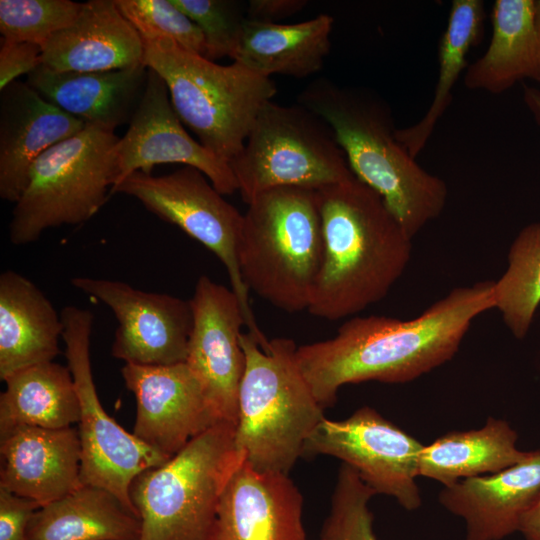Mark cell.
<instances>
[{"mask_svg": "<svg viewBox=\"0 0 540 540\" xmlns=\"http://www.w3.org/2000/svg\"><path fill=\"white\" fill-rule=\"evenodd\" d=\"M245 370L238 394L234 446L260 472L288 474L304 444L325 417L296 360L288 338L261 345L241 333Z\"/></svg>", "mask_w": 540, "mask_h": 540, "instance_id": "4", "label": "cell"}, {"mask_svg": "<svg viewBox=\"0 0 540 540\" xmlns=\"http://www.w3.org/2000/svg\"><path fill=\"white\" fill-rule=\"evenodd\" d=\"M42 47L29 42L1 38L0 91L16 79L28 75L41 65Z\"/></svg>", "mask_w": 540, "mask_h": 540, "instance_id": "35", "label": "cell"}, {"mask_svg": "<svg viewBox=\"0 0 540 540\" xmlns=\"http://www.w3.org/2000/svg\"><path fill=\"white\" fill-rule=\"evenodd\" d=\"M190 303L193 327L185 363L199 380L218 419L236 425L245 370L241 305L232 289L206 275L197 280Z\"/></svg>", "mask_w": 540, "mask_h": 540, "instance_id": "15", "label": "cell"}, {"mask_svg": "<svg viewBox=\"0 0 540 540\" xmlns=\"http://www.w3.org/2000/svg\"><path fill=\"white\" fill-rule=\"evenodd\" d=\"M492 35L485 53L468 65V89L500 94L518 81L540 84V34L533 21V0H496Z\"/></svg>", "mask_w": 540, "mask_h": 540, "instance_id": "25", "label": "cell"}, {"mask_svg": "<svg viewBox=\"0 0 540 540\" xmlns=\"http://www.w3.org/2000/svg\"><path fill=\"white\" fill-rule=\"evenodd\" d=\"M244 202L271 189L318 190L354 178L329 124L297 103L267 102L229 163Z\"/></svg>", "mask_w": 540, "mask_h": 540, "instance_id": "8", "label": "cell"}, {"mask_svg": "<svg viewBox=\"0 0 540 540\" xmlns=\"http://www.w3.org/2000/svg\"><path fill=\"white\" fill-rule=\"evenodd\" d=\"M494 308L517 339L529 332L540 305V223L520 230L508 252V266L494 281Z\"/></svg>", "mask_w": 540, "mask_h": 540, "instance_id": "30", "label": "cell"}, {"mask_svg": "<svg viewBox=\"0 0 540 540\" xmlns=\"http://www.w3.org/2000/svg\"><path fill=\"white\" fill-rule=\"evenodd\" d=\"M517 439L508 422L489 417L480 429L448 432L425 445L418 475L448 487L466 478L497 473L530 456L531 451L517 448Z\"/></svg>", "mask_w": 540, "mask_h": 540, "instance_id": "27", "label": "cell"}, {"mask_svg": "<svg viewBox=\"0 0 540 540\" xmlns=\"http://www.w3.org/2000/svg\"><path fill=\"white\" fill-rule=\"evenodd\" d=\"M121 375L136 399L132 433L168 458L220 422L185 362L166 366L125 364Z\"/></svg>", "mask_w": 540, "mask_h": 540, "instance_id": "16", "label": "cell"}, {"mask_svg": "<svg viewBox=\"0 0 540 540\" xmlns=\"http://www.w3.org/2000/svg\"><path fill=\"white\" fill-rule=\"evenodd\" d=\"M118 140L114 132L86 126L43 152L15 203L10 242L26 245L49 228L76 225L93 217L108 201L115 184Z\"/></svg>", "mask_w": 540, "mask_h": 540, "instance_id": "9", "label": "cell"}, {"mask_svg": "<svg viewBox=\"0 0 540 540\" xmlns=\"http://www.w3.org/2000/svg\"><path fill=\"white\" fill-rule=\"evenodd\" d=\"M540 496V449L490 475L444 487L440 504L465 521V540H502L517 532L523 514Z\"/></svg>", "mask_w": 540, "mask_h": 540, "instance_id": "20", "label": "cell"}, {"mask_svg": "<svg viewBox=\"0 0 540 540\" xmlns=\"http://www.w3.org/2000/svg\"><path fill=\"white\" fill-rule=\"evenodd\" d=\"M41 506L0 488V540H28L27 527Z\"/></svg>", "mask_w": 540, "mask_h": 540, "instance_id": "36", "label": "cell"}, {"mask_svg": "<svg viewBox=\"0 0 540 540\" xmlns=\"http://www.w3.org/2000/svg\"><path fill=\"white\" fill-rule=\"evenodd\" d=\"M494 281L452 289L410 320L352 317L330 339L297 347V364L325 408L352 383H406L449 361L472 321L494 308Z\"/></svg>", "mask_w": 540, "mask_h": 540, "instance_id": "1", "label": "cell"}, {"mask_svg": "<svg viewBox=\"0 0 540 540\" xmlns=\"http://www.w3.org/2000/svg\"><path fill=\"white\" fill-rule=\"evenodd\" d=\"M523 101L536 124L540 128V89L531 86H524Z\"/></svg>", "mask_w": 540, "mask_h": 540, "instance_id": "39", "label": "cell"}, {"mask_svg": "<svg viewBox=\"0 0 540 540\" xmlns=\"http://www.w3.org/2000/svg\"><path fill=\"white\" fill-rule=\"evenodd\" d=\"M61 314L28 278L13 270L0 275V379L60 353Z\"/></svg>", "mask_w": 540, "mask_h": 540, "instance_id": "23", "label": "cell"}, {"mask_svg": "<svg viewBox=\"0 0 540 540\" xmlns=\"http://www.w3.org/2000/svg\"><path fill=\"white\" fill-rule=\"evenodd\" d=\"M484 17L481 0L452 2L447 27L438 46L439 74L431 105L416 124L396 131L397 139L415 159L452 101V89L468 67L467 54L483 36Z\"/></svg>", "mask_w": 540, "mask_h": 540, "instance_id": "29", "label": "cell"}, {"mask_svg": "<svg viewBox=\"0 0 540 540\" xmlns=\"http://www.w3.org/2000/svg\"><path fill=\"white\" fill-rule=\"evenodd\" d=\"M4 382L0 433L17 426L62 429L79 422V399L68 366L45 362L19 370Z\"/></svg>", "mask_w": 540, "mask_h": 540, "instance_id": "28", "label": "cell"}, {"mask_svg": "<svg viewBox=\"0 0 540 540\" xmlns=\"http://www.w3.org/2000/svg\"><path fill=\"white\" fill-rule=\"evenodd\" d=\"M148 67L100 72L55 71L43 65L26 83L42 98L69 115L106 131L129 124L143 96Z\"/></svg>", "mask_w": 540, "mask_h": 540, "instance_id": "22", "label": "cell"}, {"mask_svg": "<svg viewBox=\"0 0 540 540\" xmlns=\"http://www.w3.org/2000/svg\"><path fill=\"white\" fill-rule=\"evenodd\" d=\"M71 284L113 312L118 322L111 347L114 358L146 366L186 361L193 327L190 300L101 278L74 277Z\"/></svg>", "mask_w": 540, "mask_h": 540, "instance_id": "13", "label": "cell"}, {"mask_svg": "<svg viewBox=\"0 0 540 540\" xmlns=\"http://www.w3.org/2000/svg\"><path fill=\"white\" fill-rule=\"evenodd\" d=\"M60 314L67 366L79 399L81 484L109 491L138 516L129 496L132 481L143 471L160 466L170 458L126 431L103 408L90 359L93 313L66 306Z\"/></svg>", "mask_w": 540, "mask_h": 540, "instance_id": "10", "label": "cell"}, {"mask_svg": "<svg viewBox=\"0 0 540 540\" xmlns=\"http://www.w3.org/2000/svg\"><path fill=\"white\" fill-rule=\"evenodd\" d=\"M115 3L135 28L167 36L183 48L205 55L200 28L171 0H115Z\"/></svg>", "mask_w": 540, "mask_h": 540, "instance_id": "34", "label": "cell"}, {"mask_svg": "<svg viewBox=\"0 0 540 540\" xmlns=\"http://www.w3.org/2000/svg\"><path fill=\"white\" fill-rule=\"evenodd\" d=\"M0 458V488L40 506L82 485L81 445L73 427H14L0 433Z\"/></svg>", "mask_w": 540, "mask_h": 540, "instance_id": "18", "label": "cell"}, {"mask_svg": "<svg viewBox=\"0 0 540 540\" xmlns=\"http://www.w3.org/2000/svg\"><path fill=\"white\" fill-rule=\"evenodd\" d=\"M28 540H139L140 519L109 491L81 485L38 508Z\"/></svg>", "mask_w": 540, "mask_h": 540, "instance_id": "26", "label": "cell"}, {"mask_svg": "<svg viewBox=\"0 0 540 540\" xmlns=\"http://www.w3.org/2000/svg\"><path fill=\"white\" fill-rule=\"evenodd\" d=\"M234 434V424L220 421L135 477L129 496L140 519L139 540H212L221 492L242 459Z\"/></svg>", "mask_w": 540, "mask_h": 540, "instance_id": "7", "label": "cell"}, {"mask_svg": "<svg viewBox=\"0 0 540 540\" xmlns=\"http://www.w3.org/2000/svg\"><path fill=\"white\" fill-rule=\"evenodd\" d=\"M144 45L115 0L82 4L75 20L42 46L41 65L55 71L100 72L143 64Z\"/></svg>", "mask_w": 540, "mask_h": 540, "instance_id": "21", "label": "cell"}, {"mask_svg": "<svg viewBox=\"0 0 540 540\" xmlns=\"http://www.w3.org/2000/svg\"><path fill=\"white\" fill-rule=\"evenodd\" d=\"M517 532L525 540H540V496L521 517Z\"/></svg>", "mask_w": 540, "mask_h": 540, "instance_id": "38", "label": "cell"}, {"mask_svg": "<svg viewBox=\"0 0 540 540\" xmlns=\"http://www.w3.org/2000/svg\"><path fill=\"white\" fill-rule=\"evenodd\" d=\"M302 511L288 474L260 472L242 458L221 492L212 540H306Z\"/></svg>", "mask_w": 540, "mask_h": 540, "instance_id": "17", "label": "cell"}, {"mask_svg": "<svg viewBox=\"0 0 540 540\" xmlns=\"http://www.w3.org/2000/svg\"><path fill=\"white\" fill-rule=\"evenodd\" d=\"M308 5L306 0H250L246 18L254 21L278 23L291 17Z\"/></svg>", "mask_w": 540, "mask_h": 540, "instance_id": "37", "label": "cell"}, {"mask_svg": "<svg viewBox=\"0 0 540 540\" xmlns=\"http://www.w3.org/2000/svg\"><path fill=\"white\" fill-rule=\"evenodd\" d=\"M376 494L352 467L343 463L321 537L329 540H378L368 506Z\"/></svg>", "mask_w": 540, "mask_h": 540, "instance_id": "32", "label": "cell"}, {"mask_svg": "<svg viewBox=\"0 0 540 540\" xmlns=\"http://www.w3.org/2000/svg\"><path fill=\"white\" fill-rule=\"evenodd\" d=\"M83 3L70 0H1L2 38L41 47L78 16Z\"/></svg>", "mask_w": 540, "mask_h": 540, "instance_id": "31", "label": "cell"}, {"mask_svg": "<svg viewBox=\"0 0 540 540\" xmlns=\"http://www.w3.org/2000/svg\"><path fill=\"white\" fill-rule=\"evenodd\" d=\"M316 195L323 255L307 310L335 321L388 294L409 263L412 239L382 198L356 177Z\"/></svg>", "mask_w": 540, "mask_h": 540, "instance_id": "2", "label": "cell"}, {"mask_svg": "<svg viewBox=\"0 0 540 540\" xmlns=\"http://www.w3.org/2000/svg\"><path fill=\"white\" fill-rule=\"evenodd\" d=\"M320 540H329V539H326V538H322V537H321V539H320Z\"/></svg>", "mask_w": 540, "mask_h": 540, "instance_id": "41", "label": "cell"}, {"mask_svg": "<svg viewBox=\"0 0 540 540\" xmlns=\"http://www.w3.org/2000/svg\"><path fill=\"white\" fill-rule=\"evenodd\" d=\"M201 30L208 60L230 57L246 20L247 4L234 0H171Z\"/></svg>", "mask_w": 540, "mask_h": 540, "instance_id": "33", "label": "cell"}, {"mask_svg": "<svg viewBox=\"0 0 540 540\" xmlns=\"http://www.w3.org/2000/svg\"><path fill=\"white\" fill-rule=\"evenodd\" d=\"M322 255L316 190L275 188L248 204L238 262L249 290L286 312L307 309Z\"/></svg>", "mask_w": 540, "mask_h": 540, "instance_id": "6", "label": "cell"}, {"mask_svg": "<svg viewBox=\"0 0 540 540\" xmlns=\"http://www.w3.org/2000/svg\"><path fill=\"white\" fill-rule=\"evenodd\" d=\"M297 103L329 124L353 175L382 198L411 239L442 213L446 183L400 143L391 109L377 93L322 77L299 93Z\"/></svg>", "mask_w": 540, "mask_h": 540, "instance_id": "3", "label": "cell"}, {"mask_svg": "<svg viewBox=\"0 0 540 540\" xmlns=\"http://www.w3.org/2000/svg\"><path fill=\"white\" fill-rule=\"evenodd\" d=\"M173 163L198 169L222 195L238 190L230 165L187 133L164 80L148 68L141 101L114 148V186L134 172L151 174L154 166Z\"/></svg>", "mask_w": 540, "mask_h": 540, "instance_id": "14", "label": "cell"}, {"mask_svg": "<svg viewBox=\"0 0 540 540\" xmlns=\"http://www.w3.org/2000/svg\"><path fill=\"white\" fill-rule=\"evenodd\" d=\"M333 24L327 14L294 24L246 18L230 58L263 77L305 78L322 68L331 48Z\"/></svg>", "mask_w": 540, "mask_h": 540, "instance_id": "24", "label": "cell"}, {"mask_svg": "<svg viewBox=\"0 0 540 540\" xmlns=\"http://www.w3.org/2000/svg\"><path fill=\"white\" fill-rule=\"evenodd\" d=\"M86 125L42 98L26 82L0 92V197L16 203L35 160Z\"/></svg>", "mask_w": 540, "mask_h": 540, "instance_id": "19", "label": "cell"}, {"mask_svg": "<svg viewBox=\"0 0 540 540\" xmlns=\"http://www.w3.org/2000/svg\"><path fill=\"white\" fill-rule=\"evenodd\" d=\"M118 193L137 199L148 211L178 226L219 258L241 305L248 332L265 343L268 339L255 320L238 262L243 214L209 179L191 166L163 176L134 172L111 188V195Z\"/></svg>", "mask_w": 540, "mask_h": 540, "instance_id": "11", "label": "cell"}, {"mask_svg": "<svg viewBox=\"0 0 540 540\" xmlns=\"http://www.w3.org/2000/svg\"><path fill=\"white\" fill-rule=\"evenodd\" d=\"M425 445L363 406L344 420L323 418L307 438L303 455H329L352 467L377 494L392 496L406 510L420 507L416 478Z\"/></svg>", "mask_w": 540, "mask_h": 540, "instance_id": "12", "label": "cell"}, {"mask_svg": "<svg viewBox=\"0 0 540 540\" xmlns=\"http://www.w3.org/2000/svg\"><path fill=\"white\" fill-rule=\"evenodd\" d=\"M143 64L165 82L179 119L228 164L241 152L262 107L277 93L271 78L232 63L219 65L173 39L136 28Z\"/></svg>", "mask_w": 540, "mask_h": 540, "instance_id": "5", "label": "cell"}, {"mask_svg": "<svg viewBox=\"0 0 540 540\" xmlns=\"http://www.w3.org/2000/svg\"><path fill=\"white\" fill-rule=\"evenodd\" d=\"M533 21L540 34V0H533Z\"/></svg>", "mask_w": 540, "mask_h": 540, "instance_id": "40", "label": "cell"}]
</instances>
